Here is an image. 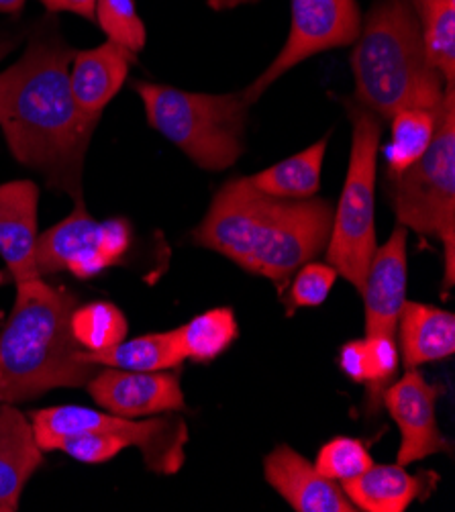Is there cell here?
<instances>
[{
    "label": "cell",
    "instance_id": "9a60e30c",
    "mask_svg": "<svg viewBox=\"0 0 455 512\" xmlns=\"http://www.w3.org/2000/svg\"><path fill=\"white\" fill-rule=\"evenodd\" d=\"M39 188L31 180L0 184V258L15 282L39 278L35 270Z\"/></svg>",
    "mask_w": 455,
    "mask_h": 512
},
{
    "label": "cell",
    "instance_id": "4fadbf2b",
    "mask_svg": "<svg viewBox=\"0 0 455 512\" xmlns=\"http://www.w3.org/2000/svg\"><path fill=\"white\" fill-rule=\"evenodd\" d=\"M407 239L409 229L398 225L372 255L360 290L366 309V337H394L396 333L400 311L407 302Z\"/></svg>",
    "mask_w": 455,
    "mask_h": 512
},
{
    "label": "cell",
    "instance_id": "6da1fadb",
    "mask_svg": "<svg viewBox=\"0 0 455 512\" xmlns=\"http://www.w3.org/2000/svg\"><path fill=\"white\" fill-rule=\"evenodd\" d=\"M72 58L74 49L58 35L33 39L21 60L0 74V127L15 160L80 202L86 151L100 117L78 107Z\"/></svg>",
    "mask_w": 455,
    "mask_h": 512
},
{
    "label": "cell",
    "instance_id": "ffe728a7",
    "mask_svg": "<svg viewBox=\"0 0 455 512\" xmlns=\"http://www.w3.org/2000/svg\"><path fill=\"white\" fill-rule=\"evenodd\" d=\"M82 362L94 366H107L129 372H164L178 368L184 355L178 345L176 329L168 333H151L133 341H121L109 349L78 351Z\"/></svg>",
    "mask_w": 455,
    "mask_h": 512
},
{
    "label": "cell",
    "instance_id": "4dcf8cb0",
    "mask_svg": "<svg viewBox=\"0 0 455 512\" xmlns=\"http://www.w3.org/2000/svg\"><path fill=\"white\" fill-rule=\"evenodd\" d=\"M339 368L341 372L356 384H364L366 380V351L364 339L349 341L343 345L339 353Z\"/></svg>",
    "mask_w": 455,
    "mask_h": 512
},
{
    "label": "cell",
    "instance_id": "1f68e13d",
    "mask_svg": "<svg viewBox=\"0 0 455 512\" xmlns=\"http://www.w3.org/2000/svg\"><path fill=\"white\" fill-rule=\"evenodd\" d=\"M39 3L52 13H74L88 21H94L98 0H39Z\"/></svg>",
    "mask_w": 455,
    "mask_h": 512
},
{
    "label": "cell",
    "instance_id": "ac0fdd59",
    "mask_svg": "<svg viewBox=\"0 0 455 512\" xmlns=\"http://www.w3.org/2000/svg\"><path fill=\"white\" fill-rule=\"evenodd\" d=\"M43 462L31 423L0 402V512L19 508L21 492Z\"/></svg>",
    "mask_w": 455,
    "mask_h": 512
},
{
    "label": "cell",
    "instance_id": "836d02e7",
    "mask_svg": "<svg viewBox=\"0 0 455 512\" xmlns=\"http://www.w3.org/2000/svg\"><path fill=\"white\" fill-rule=\"evenodd\" d=\"M25 7V0H0V13H19Z\"/></svg>",
    "mask_w": 455,
    "mask_h": 512
},
{
    "label": "cell",
    "instance_id": "4316f807",
    "mask_svg": "<svg viewBox=\"0 0 455 512\" xmlns=\"http://www.w3.org/2000/svg\"><path fill=\"white\" fill-rule=\"evenodd\" d=\"M372 464V455L362 439L335 437L321 447L315 470L321 476L343 484L362 476Z\"/></svg>",
    "mask_w": 455,
    "mask_h": 512
},
{
    "label": "cell",
    "instance_id": "2e32d148",
    "mask_svg": "<svg viewBox=\"0 0 455 512\" xmlns=\"http://www.w3.org/2000/svg\"><path fill=\"white\" fill-rule=\"evenodd\" d=\"M435 472L409 474L404 466H370L362 476L341 484L349 502L366 512H404L415 500H427L437 486Z\"/></svg>",
    "mask_w": 455,
    "mask_h": 512
},
{
    "label": "cell",
    "instance_id": "8992f818",
    "mask_svg": "<svg viewBox=\"0 0 455 512\" xmlns=\"http://www.w3.org/2000/svg\"><path fill=\"white\" fill-rule=\"evenodd\" d=\"M351 121L349 166L337 207H333L331 235L327 241V260L349 284L364 286L376 243V170L382 139V119L345 100Z\"/></svg>",
    "mask_w": 455,
    "mask_h": 512
},
{
    "label": "cell",
    "instance_id": "277c9868",
    "mask_svg": "<svg viewBox=\"0 0 455 512\" xmlns=\"http://www.w3.org/2000/svg\"><path fill=\"white\" fill-rule=\"evenodd\" d=\"M358 105L392 119L402 109H437L445 80L429 62L411 0H376L351 51Z\"/></svg>",
    "mask_w": 455,
    "mask_h": 512
},
{
    "label": "cell",
    "instance_id": "5bb4252c",
    "mask_svg": "<svg viewBox=\"0 0 455 512\" xmlns=\"http://www.w3.org/2000/svg\"><path fill=\"white\" fill-rule=\"evenodd\" d=\"M264 478L296 512L358 510L337 482L321 476L305 455L288 445H278L266 455Z\"/></svg>",
    "mask_w": 455,
    "mask_h": 512
},
{
    "label": "cell",
    "instance_id": "f546056e",
    "mask_svg": "<svg viewBox=\"0 0 455 512\" xmlns=\"http://www.w3.org/2000/svg\"><path fill=\"white\" fill-rule=\"evenodd\" d=\"M337 276L339 274L331 264L309 262L305 266H300L290 284L288 309H309V306L323 304Z\"/></svg>",
    "mask_w": 455,
    "mask_h": 512
},
{
    "label": "cell",
    "instance_id": "cb8c5ba5",
    "mask_svg": "<svg viewBox=\"0 0 455 512\" xmlns=\"http://www.w3.org/2000/svg\"><path fill=\"white\" fill-rule=\"evenodd\" d=\"M184 360L207 364L237 339V321L231 309H213L176 329Z\"/></svg>",
    "mask_w": 455,
    "mask_h": 512
},
{
    "label": "cell",
    "instance_id": "d6986e66",
    "mask_svg": "<svg viewBox=\"0 0 455 512\" xmlns=\"http://www.w3.org/2000/svg\"><path fill=\"white\" fill-rule=\"evenodd\" d=\"M396 331L407 370L445 360L455 351V317L437 306L404 302Z\"/></svg>",
    "mask_w": 455,
    "mask_h": 512
},
{
    "label": "cell",
    "instance_id": "e0dca14e",
    "mask_svg": "<svg viewBox=\"0 0 455 512\" xmlns=\"http://www.w3.org/2000/svg\"><path fill=\"white\" fill-rule=\"evenodd\" d=\"M133 60V54L111 41L74 54L70 86L78 107L92 117L103 115L105 107L123 88Z\"/></svg>",
    "mask_w": 455,
    "mask_h": 512
},
{
    "label": "cell",
    "instance_id": "7c38bea8",
    "mask_svg": "<svg viewBox=\"0 0 455 512\" xmlns=\"http://www.w3.org/2000/svg\"><path fill=\"white\" fill-rule=\"evenodd\" d=\"M94 402L125 419L176 413L184 408V392L176 374L129 372L109 368L86 384Z\"/></svg>",
    "mask_w": 455,
    "mask_h": 512
},
{
    "label": "cell",
    "instance_id": "52a82bcc",
    "mask_svg": "<svg viewBox=\"0 0 455 512\" xmlns=\"http://www.w3.org/2000/svg\"><path fill=\"white\" fill-rule=\"evenodd\" d=\"M392 180L398 225L437 237L445 247V282L453 284L455 247V84H447L437 127L423 156Z\"/></svg>",
    "mask_w": 455,
    "mask_h": 512
},
{
    "label": "cell",
    "instance_id": "5b68a950",
    "mask_svg": "<svg viewBox=\"0 0 455 512\" xmlns=\"http://www.w3.org/2000/svg\"><path fill=\"white\" fill-rule=\"evenodd\" d=\"M147 123L198 168L223 172L243 153L249 102L243 92L196 94L174 86L135 82Z\"/></svg>",
    "mask_w": 455,
    "mask_h": 512
},
{
    "label": "cell",
    "instance_id": "d4e9b609",
    "mask_svg": "<svg viewBox=\"0 0 455 512\" xmlns=\"http://www.w3.org/2000/svg\"><path fill=\"white\" fill-rule=\"evenodd\" d=\"M72 335L84 351H100L121 343L127 335V321L111 302H90L78 306L70 319Z\"/></svg>",
    "mask_w": 455,
    "mask_h": 512
},
{
    "label": "cell",
    "instance_id": "484cf974",
    "mask_svg": "<svg viewBox=\"0 0 455 512\" xmlns=\"http://www.w3.org/2000/svg\"><path fill=\"white\" fill-rule=\"evenodd\" d=\"M94 21L107 35V41L137 56L145 45L147 31L137 13L135 0H98Z\"/></svg>",
    "mask_w": 455,
    "mask_h": 512
},
{
    "label": "cell",
    "instance_id": "3957f363",
    "mask_svg": "<svg viewBox=\"0 0 455 512\" xmlns=\"http://www.w3.org/2000/svg\"><path fill=\"white\" fill-rule=\"evenodd\" d=\"M72 292L41 278L17 282L13 313L0 331V402L17 404L56 388H82L100 366L82 362L70 319L78 309Z\"/></svg>",
    "mask_w": 455,
    "mask_h": 512
},
{
    "label": "cell",
    "instance_id": "9c48e42d",
    "mask_svg": "<svg viewBox=\"0 0 455 512\" xmlns=\"http://www.w3.org/2000/svg\"><path fill=\"white\" fill-rule=\"evenodd\" d=\"M129 245L131 227L123 219L96 223L80 200L72 215L37 237L35 270L39 278L70 270L88 280L119 264Z\"/></svg>",
    "mask_w": 455,
    "mask_h": 512
},
{
    "label": "cell",
    "instance_id": "7a4b0ae2",
    "mask_svg": "<svg viewBox=\"0 0 455 512\" xmlns=\"http://www.w3.org/2000/svg\"><path fill=\"white\" fill-rule=\"evenodd\" d=\"M331 223L333 204L325 198H276L233 178L215 194L194 241L284 292L292 274L327 247Z\"/></svg>",
    "mask_w": 455,
    "mask_h": 512
},
{
    "label": "cell",
    "instance_id": "ba28073f",
    "mask_svg": "<svg viewBox=\"0 0 455 512\" xmlns=\"http://www.w3.org/2000/svg\"><path fill=\"white\" fill-rule=\"evenodd\" d=\"M31 429L41 451H52L62 437L78 433H119L139 447L145 466L162 476H172L186 462L184 447L188 443V427L180 417L135 421L86 406H52L31 415Z\"/></svg>",
    "mask_w": 455,
    "mask_h": 512
},
{
    "label": "cell",
    "instance_id": "e575fe53",
    "mask_svg": "<svg viewBox=\"0 0 455 512\" xmlns=\"http://www.w3.org/2000/svg\"><path fill=\"white\" fill-rule=\"evenodd\" d=\"M13 45H15L13 39H9V37H5V35L0 37V62H3V60L7 58V54L13 49Z\"/></svg>",
    "mask_w": 455,
    "mask_h": 512
},
{
    "label": "cell",
    "instance_id": "44dd1931",
    "mask_svg": "<svg viewBox=\"0 0 455 512\" xmlns=\"http://www.w3.org/2000/svg\"><path fill=\"white\" fill-rule=\"evenodd\" d=\"M327 145H329V135H325L305 151L296 153V156H290L264 172L249 176L247 180L260 192L276 198H290V200L313 198L321 188V168H323Z\"/></svg>",
    "mask_w": 455,
    "mask_h": 512
},
{
    "label": "cell",
    "instance_id": "8fae6325",
    "mask_svg": "<svg viewBox=\"0 0 455 512\" xmlns=\"http://www.w3.org/2000/svg\"><path fill=\"white\" fill-rule=\"evenodd\" d=\"M439 386L429 384L417 370H407L398 382L390 384L382 394L388 415L400 429L398 464L409 466L421 459L449 451L447 439L441 435L435 419V402Z\"/></svg>",
    "mask_w": 455,
    "mask_h": 512
},
{
    "label": "cell",
    "instance_id": "30bf717a",
    "mask_svg": "<svg viewBox=\"0 0 455 512\" xmlns=\"http://www.w3.org/2000/svg\"><path fill=\"white\" fill-rule=\"evenodd\" d=\"M290 31L284 47L264 74L243 92L249 105L288 70L323 51L356 43L362 11L356 0H290Z\"/></svg>",
    "mask_w": 455,
    "mask_h": 512
},
{
    "label": "cell",
    "instance_id": "7402d4cb",
    "mask_svg": "<svg viewBox=\"0 0 455 512\" xmlns=\"http://www.w3.org/2000/svg\"><path fill=\"white\" fill-rule=\"evenodd\" d=\"M429 62L455 84V0H411Z\"/></svg>",
    "mask_w": 455,
    "mask_h": 512
},
{
    "label": "cell",
    "instance_id": "d6a6232c",
    "mask_svg": "<svg viewBox=\"0 0 455 512\" xmlns=\"http://www.w3.org/2000/svg\"><path fill=\"white\" fill-rule=\"evenodd\" d=\"M260 3V0H209V7L215 11H225V9H235L239 5H254Z\"/></svg>",
    "mask_w": 455,
    "mask_h": 512
},
{
    "label": "cell",
    "instance_id": "f1b7e54d",
    "mask_svg": "<svg viewBox=\"0 0 455 512\" xmlns=\"http://www.w3.org/2000/svg\"><path fill=\"white\" fill-rule=\"evenodd\" d=\"M125 447H133L129 437L119 433H103V431L78 433V435L62 437L54 443V449L68 453L72 459L82 464H105L115 455H119Z\"/></svg>",
    "mask_w": 455,
    "mask_h": 512
},
{
    "label": "cell",
    "instance_id": "603a6c76",
    "mask_svg": "<svg viewBox=\"0 0 455 512\" xmlns=\"http://www.w3.org/2000/svg\"><path fill=\"white\" fill-rule=\"evenodd\" d=\"M441 107V105H439ZM437 109H402L392 115V137L386 147L390 178L409 170L433 141Z\"/></svg>",
    "mask_w": 455,
    "mask_h": 512
},
{
    "label": "cell",
    "instance_id": "83f0119b",
    "mask_svg": "<svg viewBox=\"0 0 455 512\" xmlns=\"http://www.w3.org/2000/svg\"><path fill=\"white\" fill-rule=\"evenodd\" d=\"M366 351V380L370 408H378L382 394L398 372V345L390 335H370L364 339Z\"/></svg>",
    "mask_w": 455,
    "mask_h": 512
}]
</instances>
